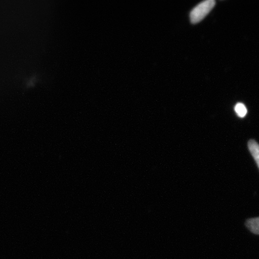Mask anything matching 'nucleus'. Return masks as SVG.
Listing matches in <instances>:
<instances>
[{
  "instance_id": "1",
  "label": "nucleus",
  "mask_w": 259,
  "mask_h": 259,
  "mask_svg": "<svg viewBox=\"0 0 259 259\" xmlns=\"http://www.w3.org/2000/svg\"><path fill=\"white\" fill-rule=\"evenodd\" d=\"M215 5L214 0H207V1L200 3L190 12L191 22L193 24L199 23L212 11Z\"/></svg>"
},
{
  "instance_id": "2",
  "label": "nucleus",
  "mask_w": 259,
  "mask_h": 259,
  "mask_svg": "<svg viewBox=\"0 0 259 259\" xmlns=\"http://www.w3.org/2000/svg\"><path fill=\"white\" fill-rule=\"evenodd\" d=\"M248 147L259 169V144L254 140L248 142Z\"/></svg>"
},
{
  "instance_id": "3",
  "label": "nucleus",
  "mask_w": 259,
  "mask_h": 259,
  "mask_svg": "<svg viewBox=\"0 0 259 259\" xmlns=\"http://www.w3.org/2000/svg\"><path fill=\"white\" fill-rule=\"evenodd\" d=\"M245 225L252 233L259 235V218L247 220Z\"/></svg>"
},
{
  "instance_id": "4",
  "label": "nucleus",
  "mask_w": 259,
  "mask_h": 259,
  "mask_svg": "<svg viewBox=\"0 0 259 259\" xmlns=\"http://www.w3.org/2000/svg\"><path fill=\"white\" fill-rule=\"evenodd\" d=\"M235 111L239 117L244 118L247 113L245 106L241 103H238L235 107Z\"/></svg>"
}]
</instances>
